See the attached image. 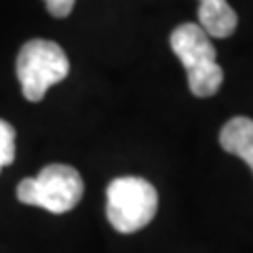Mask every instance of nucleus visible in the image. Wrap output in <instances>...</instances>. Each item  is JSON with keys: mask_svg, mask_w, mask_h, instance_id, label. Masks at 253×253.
<instances>
[{"mask_svg": "<svg viewBox=\"0 0 253 253\" xmlns=\"http://www.w3.org/2000/svg\"><path fill=\"white\" fill-rule=\"evenodd\" d=\"M171 49L184 63L188 89L196 97H211L224 83V70L215 59L211 36L199 23H181L171 32Z\"/></svg>", "mask_w": 253, "mask_h": 253, "instance_id": "1", "label": "nucleus"}, {"mask_svg": "<svg viewBox=\"0 0 253 253\" xmlns=\"http://www.w3.org/2000/svg\"><path fill=\"white\" fill-rule=\"evenodd\" d=\"M106 196V215L116 232L133 234L146 228L156 215V188L144 177H116L110 181Z\"/></svg>", "mask_w": 253, "mask_h": 253, "instance_id": "2", "label": "nucleus"}, {"mask_svg": "<svg viewBox=\"0 0 253 253\" xmlns=\"http://www.w3.org/2000/svg\"><path fill=\"white\" fill-rule=\"evenodd\" d=\"M15 70L23 97L28 101H41L53 84L70 74V59L57 42L34 38L19 49Z\"/></svg>", "mask_w": 253, "mask_h": 253, "instance_id": "3", "label": "nucleus"}, {"mask_svg": "<svg viewBox=\"0 0 253 253\" xmlns=\"http://www.w3.org/2000/svg\"><path fill=\"white\" fill-rule=\"evenodd\" d=\"M84 184L74 167L46 165L36 177H26L17 186V199L23 205L42 207L51 213L72 211L83 199Z\"/></svg>", "mask_w": 253, "mask_h": 253, "instance_id": "4", "label": "nucleus"}, {"mask_svg": "<svg viewBox=\"0 0 253 253\" xmlns=\"http://www.w3.org/2000/svg\"><path fill=\"white\" fill-rule=\"evenodd\" d=\"M199 26L211 38H228L239 26V15L228 4V0H201Z\"/></svg>", "mask_w": 253, "mask_h": 253, "instance_id": "5", "label": "nucleus"}, {"mask_svg": "<svg viewBox=\"0 0 253 253\" xmlns=\"http://www.w3.org/2000/svg\"><path fill=\"white\" fill-rule=\"evenodd\" d=\"M219 144L228 154L243 158L253 171V121L247 116L230 118L219 131Z\"/></svg>", "mask_w": 253, "mask_h": 253, "instance_id": "6", "label": "nucleus"}, {"mask_svg": "<svg viewBox=\"0 0 253 253\" xmlns=\"http://www.w3.org/2000/svg\"><path fill=\"white\" fill-rule=\"evenodd\" d=\"M15 161V129L0 118V171Z\"/></svg>", "mask_w": 253, "mask_h": 253, "instance_id": "7", "label": "nucleus"}, {"mask_svg": "<svg viewBox=\"0 0 253 253\" xmlns=\"http://www.w3.org/2000/svg\"><path fill=\"white\" fill-rule=\"evenodd\" d=\"M44 4H46V11H49L53 17L63 19L72 13L76 0H44Z\"/></svg>", "mask_w": 253, "mask_h": 253, "instance_id": "8", "label": "nucleus"}]
</instances>
